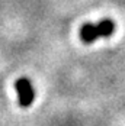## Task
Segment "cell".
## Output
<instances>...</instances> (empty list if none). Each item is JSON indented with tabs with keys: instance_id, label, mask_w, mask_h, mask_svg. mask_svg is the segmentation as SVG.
I'll return each instance as SVG.
<instances>
[{
	"instance_id": "cell-1",
	"label": "cell",
	"mask_w": 125,
	"mask_h": 126,
	"mask_svg": "<svg viewBox=\"0 0 125 126\" xmlns=\"http://www.w3.org/2000/svg\"><path fill=\"white\" fill-rule=\"evenodd\" d=\"M115 31V23L111 19H103L99 23H86L80 29V38L84 44H92L99 38H109Z\"/></svg>"
},
{
	"instance_id": "cell-2",
	"label": "cell",
	"mask_w": 125,
	"mask_h": 126,
	"mask_svg": "<svg viewBox=\"0 0 125 126\" xmlns=\"http://www.w3.org/2000/svg\"><path fill=\"white\" fill-rule=\"evenodd\" d=\"M15 88H16L18 96H19V104L22 107L31 106L34 99H35V91H34L31 81L28 78H19L15 83Z\"/></svg>"
}]
</instances>
